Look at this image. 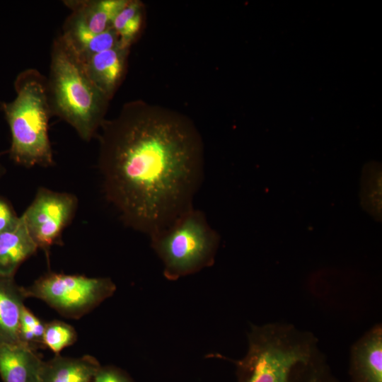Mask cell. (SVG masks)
I'll return each instance as SVG.
<instances>
[{
  "mask_svg": "<svg viewBox=\"0 0 382 382\" xmlns=\"http://www.w3.org/2000/svg\"><path fill=\"white\" fill-rule=\"evenodd\" d=\"M98 168L122 221L149 236L192 207L204 174V144L190 118L141 100L105 120Z\"/></svg>",
  "mask_w": 382,
  "mask_h": 382,
  "instance_id": "cell-1",
  "label": "cell"
},
{
  "mask_svg": "<svg viewBox=\"0 0 382 382\" xmlns=\"http://www.w3.org/2000/svg\"><path fill=\"white\" fill-rule=\"evenodd\" d=\"M238 382H338L313 334L285 323L253 325Z\"/></svg>",
  "mask_w": 382,
  "mask_h": 382,
  "instance_id": "cell-2",
  "label": "cell"
},
{
  "mask_svg": "<svg viewBox=\"0 0 382 382\" xmlns=\"http://www.w3.org/2000/svg\"><path fill=\"white\" fill-rule=\"evenodd\" d=\"M50 54L47 91L52 116L67 122L81 139L89 141L105 120L110 99L91 81L61 33Z\"/></svg>",
  "mask_w": 382,
  "mask_h": 382,
  "instance_id": "cell-3",
  "label": "cell"
},
{
  "mask_svg": "<svg viewBox=\"0 0 382 382\" xmlns=\"http://www.w3.org/2000/svg\"><path fill=\"white\" fill-rule=\"evenodd\" d=\"M14 88L15 98L1 103L11 132L10 158L25 168L52 166L47 79L36 69H25L16 76Z\"/></svg>",
  "mask_w": 382,
  "mask_h": 382,
  "instance_id": "cell-4",
  "label": "cell"
},
{
  "mask_svg": "<svg viewBox=\"0 0 382 382\" xmlns=\"http://www.w3.org/2000/svg\"><path fill=\"white\" fill-rule=\"evenodd\" d=\"M150 238L164 265V275L171 280L212 265L220 240L204 214L193 207Z\"/></svg>",
  "mask_w": 382,
  "mask_h": 382,
  "instance_id": "cell-5",
  "label": "cell"
},
{
  "mask_svg": "<svg viewBox=\"0 0 382 382\" xmlns=\"http://www.w3.org/2000/svg\"><path fill=\"white\" fill-rule=\"evenodd\" d=\"M116 289L108 277L49 272L23 290L26 299L43 301L64 317L78 319L89 313Z\"/></svg>",
  "mask_w": 382,
  "mask_h": 382,
  "instance_id": "cell-6",
  "label": "cell"
},
{
  "mask_svg": "<svg viewBox=\"0 0 382 382\" xmlns=\"http://www.w3.org/2000/svg\"><path fill=\"white\" fill-rule=\"evenodd\" d=\"M76 197L68 192L38 188L31 204L21 216L37 248L48 252L62 243V235L73 219Z\"/></svg>",
  "mask_w": 382,
  "mask_h": 382,
  "instance_id": "cell-7",
  "label": "cell"
},
{
  "mask_svg": "<svg viewBox=\"0 0 382 382\" xmlns=\"http://www.w3.org/2000/svg\"><path fill=\"white\" fill-rule=\"evenodd\" d=\"M129 50L118 44L110 50L79 58L91 81L110 99L124 77Z\"/></svg>",
  "mask_w": 382,
  "mask_h": 382,
  "instance_id": "cell-8",
  "label": "cell"
},
{
  "mask_svg": "<svg viewBox=\"0 0 382 382\" xmlns=\"http://www.w3.org/2000/svg\"><path fill=\"white\" fill-rule=\"evenodd\" d=\"M349 374L352 382H382V328L377 324L351 349Z\"/></svg>",
  "mask_w": 382,
  "mask_h": 382,
  "instance_id": "cell-9",
  "label": "cell"
},
{
  "mask_svg": "<svg viewBox=\"0 0 382 382\" xmlns=\"http://www.w3.org/2000/svg\"><path fill=\"white\" fill-rule=\"evenodd\" d=\"M129 0H74L64 4L71 11L66 21L98 34L112 26L119 11Z\"/></svg>",
  "mask_w": 382,
  "mask_h": 382,
  "instance_id": "cell-10",
  "label": "cell"
},
{
  "mask_svg": "<svg viewBox=\"0 0 382 382\" xmlns=\"http://www.w3.org/2000/svg\"><path fill=\"white\" fill-rule=\"evenodd\" d=\"M42 362L36 350L25 345H0V376L3 382H39Z\"/></svg>",
  "mask_w": 382,
  "mask_h": 382,
  "instance_id": "cell-11",
  "label": "cell"
},
{
  "mask_svg": "<svg viewBox=\"0 0 382 382\" xmlns=\"http://www.w3.org/2000/svg\"><path fill=\"white\" fill-rule=\"evenodd\" d=\"M21 216L0 233V275L14 277L18 267L37 250Z\"/></svg>",
  "mask_w": 382,
  "mask_h": 382,
  "instance_id": "cell-12",
  "label": "cell"
},
{
  "mask_svg": "<svg viewBox=\"0 0 382 382\" xmlns=\"http://www.w3.org/2000/svg\"><path fill=\"white\" fill-rule=\"evenodd\" d=\"M25 299L14 277L0 275V345L22 344L19 325Z\"/></svg>",
  "mask_w": 382,
  "mask_h": 382,
  "instance_id": "cell-13",
  "label": "cell"
},
{
  "mask_svg": "<svg viewBox=\"0 0 382 382\" xmlns=\"http://www.w3.org/2000/svg\"><path fill=\"white\" fill-rule=\"evenodd\" d=\"M100 366L91 355L72 358L55 354L43 361L39 382H91Z\"/></svg>",
  "mask_w": 382,
  "mask_h": 382,
  "instance_id": "cell-14",
  "label": "cell"
},
{
  "mask_svg": "<svg viewBox=\"0 0 382 382\" xmlns=\"http://www.w3.org/2000/svg\"><path fill=\"white\" fill-rule=\"evenodd\" d=\"M62 35L79 59L110 50L119 44V37L111 26L105 31L94 34L65 21Z\"/></svg>",
  "mask_w": 382,
  "mask_h": 382,
  "instance_id": "cell-15",
  "label": "cell"
},
{
  "mask_svg": "<svg viewBox=\"0 0 382 382\" xmlns=\"http://www.w3.org/2000/svg\"><path fill=\"white\" fill-rule=\"evenodd\" d=\"M144 5L139 0H129L114 18L112 27L119 37V44L130 48L139 33L143 22Z\"/></svg>",
  "mask_w": 382,
  "mask_h": 382,
  "instance_id": "cell-16",
  "label": "cell"
},
{
  "mask_svg": "<svg viewBox=\"0 0 382 382\" xmlns=\"http://www.w3.org/2000/svg\"><path fill=\"white\" fill-rule=\"evenodd\" d=\"M76 340V331L69 324L54 320L45 325L42 338L44 347L55 354H59L63 349L72 345Z\"/></svg>",
  "mask_w": 382,
  "mask_h": 382,
  "instance_id": "cell-17",
  "label": "cell"
},
{
  "mask_svg": "<svg viewBox=\"0 0 382 382\" xmlns=\"http://www.w3.org/2000/svg\"><path fill=\"white\" fill-rule=\"evenodd\" d=\"M45 325V323L24 306L21 311L19 325L21 342L35 350L45 347L42 341Z\"/></svg>",
  "mask_w": 382,
  "mask_h": 382,
  "instance_id": "cell-18",
  "label": "cell"
},
{
  "mask_svg": "<svg viewBox=\"0 0 382 382\" xmlns=\"http://www.w3.org/2000/svg\"><path fill=\"white\" fill-rule=\"evenodd\" d=\"M364 173L366 179L363 182L361 200L365 203L364 206L369 207V211L372 212L374 202H376L378 207H381V173Z\"/></svg>",
  "mask_w": 382,
  "mask_h": 382,
  "instance_id": "cell-19",
  "label": "cell"
},
{
  "mask_svg": "<svg viewBox=\"0 0 382 382\" xmlns=\"http://www.w3.org/2000/svg\"><path fill=\"white\" fill-rule=\"evenodd\" d=\"M93 380V382H132L125 372L114 366H100Z\"/></svg>",
  "mask_w": 382,
  "mask_h": 382,
  "instance_id": "cell-20",
  "label": "cell"
},
{
  "mask_svg": "<svg viewBox=\"0 0 382 382\" xmlns=\"http://www.w3.org/2000/svg\"><path fill=\"white\" fill-rule=\"evenodd\" d=\"M18 218L11 204L0 195V233L15 224Z\"/></svg>",
  "mask_w": 382,
  "mask_h": 382,
  "instance_id": "cell-21",
  "label": "cell"
},
{
  "mask_svg": "<svg viewBox=\"0 0 382 382\" xmlns=\"http://www.w3.org/2000/svg\"><path fill=\"white\" fill-rule=\"evenodd\" d=\"M0 158H1V153H0ZM4 173H5V168L0 160V179L4 175Z\"/></svg>",
  "mask_w": 382,
  "mask_h": 382,
  "instance_id": "cell-22",
  "label": "cell"
}]
</instances>
